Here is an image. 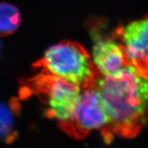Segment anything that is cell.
<instances>
[{
	"instance_id": "5",
	"label": "cell",
	"mask_w": 148,
	"mask_h": 148,
	"mask_svg": "<svg viewBox=\"0 0 148 148\" xmlns=\"http://www.w3.org/2000/svg\"><path fill=\"white\" fill-rule=\"evenodd\" d=\"M90 34L94 42L91 58L101 75H113L129 65L124 49L116 32L112 33L110 36L103 34L100 21L97 20L92 21Z\"/></svg>"
},
{
	"instance_id": "6",
	"label": "cell",
	"mask_w": 148,
	"mask_h": 148,
	"mask_svg": "<svg viewBox=\"0 0 148 148\" xmlns=\"http://www.w3.org/2000/svg\"><path fill=\"white\" fill-rule=\"evenodd\" d=\"M115 32L129 65L148 77V14L118 27Z\"/></svg>"
},
{
	"instance_id": "3",
	"label": "cell",
	"mask_w": 148,
	"mask_h": 148,
	"mask_svg": "<svg viewBox=\"0 0 148 148\" xmlns=\"http://www.w3.org/2000/svg\"><path fill=\"white\" fill-rule=\"evenodd\" d=\"M24 84L28 86L32 95L36 94L47 105L46 116L56 120L58 125L71 119L82 90L78 85L65 79L42 73L27 79Z\"/></svg>"
},
{
	"instance_id": "4",
	"label": "cell",
	"mask_w": 148,
	"mask_h": 148,
	"mask_svg": "<svg viewBox=\"0 0 148 148\" xmlns=\"http://www.w3.org/2000/svg\"><path fill=\"white\" fill-rule=\"evenodd\" d=\"M108 123L99 93L94 86L81 90L71 118L58 125L62 130L75 139H82L93 130H99L105 142L108 143Z\"/></svg>"
},
{
	"instance_id": "2",
	"label": "cell",
	"mask_w": 148,
	"mask_h": 148,
	"mask_svg": "<svg viewBox=\"0 0 148 148\" xmlns=\"http://www.w3.org/2000/svg\"><path fill=\"white\" fill-rule=\"evenodd\" d=\"M33 66L40 69L42 73L75 83L82 90L94 87L101 75L94 66L90 53L80 44L71 40L51 46Z\"/></svg>"
},
{
	"instance_id": "1",
	"label": "cell",
	"mask_w": 148,
	"mask_h": 148,
	"mask_svg": "<svg viewBox=\"0 0 148 148\" xmlns=\"http://www.w3.org/2000/svg\"><path fill=\"white\" fill-rule=\"evenodd\" d=\"M95 87L108 118L110 143L114 135L135 137L148 124V77L127 65L113 75H101Z\"/></svg>"
},
{
	"instance_id": "9",
	"label": "cell",
	"mask_w": 148,
	"mask_h": 148,
	"mask_svg": "<svg viewBox=\"0 0 148 148\" xmlns=\"http://www.w3.org/2000/svg\"><path fill=\"white\" fill-rule=\"evenodd\" d=\"M9 107H10V112L13 115L19 116L21 114L22 107L19 99L17 97H13L10 98L9 100Z\"/></svg>"
},
{
	"instance_id": "11",
	"label": "cell",
	"mask_w": 148,
	"mask_h": 148,
	"mask_svg": "<svg viewBox=\"0 0 148 148\" xmlns=\"http://www.w3.org/2000/svg\"><path fill=\"white\" fill-rule=\"evenodd\" d=\"M17 136H18V133L15 132V131H14V132H10L6 136H5V143L8 144L13 143L14 140L16 139V138H17Z\"/></svg>"
},
{
	"instance_id": "10",
	"label": "cell",
	"mask_w": 148,
	"mask_h": 148,
	"mask_svg": "<svg viewBox=\"0 0 148 148\" xmlns=\"http://www.w3.org/2000/svg\"><path fill=\"white\" fill-rule=\"evenodd\" d=\"M18 95H19V97L21 98V99H25L29 98L32 94V92H31V90L29 88L28 86H25H25H23V87H21L19 89Z\"/></svg>"
},
{
	"instance_id": "7",
	"label": "cell",
	"mask_w": 148,
	"mask_h": 148,
	"mask_svg": "<svg viewBox=\"0 0 148 148\" xmlns=\"http://www.w3.org/2000/svg\"><path fill=\"white\" fill-rule=\"evenodd\" d=\"M21 22V13L16 7L8 3H0V36L14 34Z\"/></svg>"
},
{
	"instance_id": "12",
	"label": "cell",
	"mask_w": 148,
	"mask_h": 148,
	"mask_svg": "<svg viewBox=\"0 0 148 148\" xmlns=\"http://www.w3.org/2000/svg\"><path fill=\"white\" fill-rule=\"evenodd\" d=\"M1 40H0V48H1Z\"/></svg>"
},
{
	"instance_id": "8",
	"label": "cell",
	"mask_w": 148,
	"mask_h": 148,
	"mask_svg": "<svg viewBox=\"0 0 148 148\" xmlns=\"http://www.w3.org/2000/svg\"><path fill=\"white\" fill-rule=\"evenodd\" d=\"M13 114L4 103L0 102V139L5 138L14 126Z\"/></svg>"
}]
</instances>
